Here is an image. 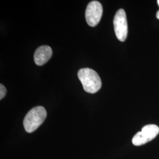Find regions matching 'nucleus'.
Here are the masks:
<instances>
[{
	"label": "nucleus",
	"instance_id": "nucleus-2",
	"mask_svg": "<svg viewBox=\"0 0 159 159\" xmlns=\"http://www.w3.org/2000/svg\"><path fill=\"white\" fill-rule=\"evenodd\" d=\"M47 117L46 109L42 106H37L32 108L26 114L23 125L27 133H33L36 130L44 121Z\"/></svg>",
	"mask_w": 159,
	"mask_h": 159
},
{
	"label": "nucleus",
	"instance_id": "nucleus-8",
	"mask_svg": "<svg viewBox=\"0 0 159 159\" xmlns=\"http://www.w3.org/2000/svg\"><path fill=\"white\" fill-rule=\"evenodd\" d=\"M156 17L159 20V10L157 12V14H156Z\"/></svg>",
	"mask_w": 159,
	"mask_h": 159
},
{
	"label": "nucleus",
	"instance_id": "nucleus-4",
	"mask_svg": "<svg viewBox=\"0 0 159 159\" xmlns=\"http://www.w3.org/2000/svg\"><path fill=\"white\" fill-rule=\"evenodd\" d=\"M114 29L117 39L125 41L128 34V25L125 12L123 9L119 10L113 20Z\"/></svg>",
	"mask_w": 159,
	"mask_h": 159
},
{
	"label": "nucleus",
	"instance_id": "nucleus-6",
	"mask_svg": "<svg viewBox=\"0 0 159 159\" xmlns=\"http://www.w3.org/2000/svg\"><path fill=\"white\" fill-rule=\"evenodd\" d=\"M52 54V51L50 46H41L34 53V61L37 66H43L51 58Z\"/></svg>",
	"mask_w": 159,
	"mask_h": 159
},
{
	"label": "nucleus",
	"instance_id": "nucleus-1",
	"mask_svg": "<svg viewBox=\"0 0 159 159\" xmlns=\"http://www.w3.org/2000/svg\"><path fill=\"white\" fill-rule=\"evenodd\" d=\"M78 77L83 86L84 90L89 93H96L102 87V80L96 71L91 68L80 69Z\"/></svg>",
	"mask_w": 159,
	"mask_h": 159
},
{
	"label": "nucleus",
	"instance_id": "nucleus-3",
	"mask_svg": "<svg viewBox=\"0 0 159 159\" xmlns=\"http://www.w3.org/2000/svg\"><path fill=\"white\" fill-rule=\"evenodd\" d=\"M159 133V127L155 125H148L144 126L141 131L138 132L132 139L134 146H139L153 140Z\"/></svg>",
	"mask_w": 159,
	"mask_h": 159
},
{
	"label": "nucleus",
	"instance_id": "nucleus-5",
	"mask_svg": "<svg viewBox=\"0 0 159 159\" xmlns=\"http://www.w3.org/2000/svg\"><path fill=\"white\" fill-rule=\"evenodd\" d=\"M102 14L101 3L97 1L90 2L87 7L85 19L87 24L91 27H95L100 22Z\"/></svg>",
	"mask_w": 159,
	"mask_h": 159
},
{
	"label": "nucleus",
	"instance_id": "nucleus-7",
	"mask_svg": "<svg viewBox=\"0 0 159 159\" xmlns=\"http://www.w3.org/2000/svg\"><path fill=\"white\" fill-rule=\"evenodd\" d=\"M7 93V90H6L5 86L1 84H0V99L2 100L4 97L6 96Z\"/></svg>",
	"mask_w": 159,
	"mask_h": 159
},
{
	"label": "nucleus",
	"instance_id": "nucleus-9",
	"mask_svg": "<svg viewBox=\"0 0 159 159\" xmlns=\"http://www.w3.org/2000/svg\"><path fill=\"white\" fill-rule=\"evenodd\" d=\"M157 3H158V5H159V0H158V1H157Z\"/></svg>",
	"mask_w": 159,
	"mask_h": 159
}]
</instances>
